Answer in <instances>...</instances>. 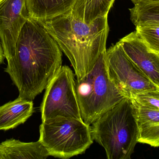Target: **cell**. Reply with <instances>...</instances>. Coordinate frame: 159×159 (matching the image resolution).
Segmentation results:
<instances>
[{
	"label": "cell",
	"instance_id": "6da1fadb",
	"mask_svg": "<svg viewBox=\"0 0 159 159\" xmlns=\"http://www.w3.org/2000/svg\"><path fill=\"white\" fill-rule=\"evenodd\" d=\"M7 62L4 71L18 89L19 97L33 101L62 66V52L46 30L30 17L18 35L14 55Z\"/></svg>",
	"mask_w": 159,
	"mask_h": 159
},
{
	"label": "cell",
	"instance_id": "7a4b0ae2",
	"mask_svg": "<svg viewBox=\"0 0 159 159\" xmlns=\"http://www.w3.org/2000/svg\"><path fill=\"white\" fill-rule=\"evenodd\" d=\"M108 16L89 24L69 11L50 20L37 21L53 38L71 63L77 80L85 78L106 49Z\"/></svg>",
	"mask_w": 159,
	"mask_h": 159
},
{
	"label": "cell",
	"instance_id": "3957f363",
	"mask_svg": "<svg viewBox=\"0 0 159 159\" xmlns=\"http://www.w3.org/2000/svg\"><path fill=\"white\" fill-rule=\"evenodd\" d=\"M92 125L93 139L105 149L108 159H131L139 136L131 99L124 98Z\"/></svg>",
	"mask_w": 159,
	"mask_h": 159
},
{
	"label": "cell",
	"instance_id": "277c9868",
	"mask_svg": "<svg viewBox=\"0 0 159 159\" xmlns=\"http://www.w3.org/2000/svg\"><path fill=\"white\" fill-rule=\"evenodd\" d=\"M75 86L82 119L89 125L124 98L109 77L106 50L85 78L76 80Z\"/></svg>",
	"mask_w": 159,
	"mask_h": 159
},
{
	"label": "cell",
	"instance_id": "5b68a950",
	"mask_svg": "<svg viewBox=\"0 0 159 159\" xmlns=\"http://www.w3.org/2000/svg\"><path fill=\"white\" fill-rule=\"evenodd\" d=\"M39 141L49 156L68 159L84 153L93 142L90 125L82 119L57 117L39 127Z\"/></svg>",
	"mask_w": 159,
	"mask_h": 159
},
{
	"label": "cell",
	"instance_id": "8992f818",
	"mask_svg": "<svg viewBox=\"0 0 159 159\" xmlns=\"http://www.w3.org/2000/svg\"><path fill=\"white\" fill-rule=\"evenodd\" d=\"M75 82L71 69L62 66L45 89L40 106L42 123L57 117L82 119Z\"/></svg>",
	"mask_w": 159,
	"mask_h": 159
},
{
	"label": "cell",
	"instance_id": "52a82bcc",
	"mask_svg": "<svg viewBox=\"0 0 159 159\" xmlns=\"http://www.w3.org/2000/svg\"><path fill=\"white\" fill-rule=\"evenodd\" d=\"M110 79L124 98H131L142 93L159 91L152 81L124 52L119 42L106 50Z\"/></svg>",
	"mask_w": 159,
	"mask_h": 159
},
{
	"label": "cell",
	"instance_id": "ba28073f",
	"mask_svg": "<svg viewBox=\"0 0 159 159\" xmlns=\"http://www.w3.org/2000/svg\"><path fill=\"white\" fill-rule=\"evenodd\" d=\"M29 18L26 0H0V38L7 61L14 55L18 35Z\"/></svg>",
	"mask_w": 159,
	"mask_h": 159
},
{
	"label": "cell",
	"instance_id": "9c48e42d",
	"mask_svg": "<svg viewBox=\"0 0 159 159\" xmlns=\"http://www.w3.org/2000/svg\"><path fill=\"white\" fill-rule=\"evenodd\" d=\"M118 42L126 56L159 86V53L151 50L135 31Z\"/></svg>",
	"mask_w": 159,
	"mask_h": 159
},
{
	"label": "cell",
	"instance_id": "30bf717a",
	"mask_svg": "<svg viewBox=\"0 0 159 159\" xmlns=\"http://www.w3.org/2000/svg\"><path fill=\"white\" fill-rule=\"evenodd\" d=\"M132 101L135 109L138 127V142L158 148L159 146V109L146 107L138 105L133 100Z\"/></svg>",
	"mask_w": 159,
	"mask_h": 159
},
{
	"label": "cell",
	"instance_id": "8fae6325",
	"mask_svg": "<svg viewBox=\"0 0 159 159\" xmlns=\"http://www.w3.org/2000/svg\"><path fill=\"white\" fill-rule=\"evenodd\" d=\"M34 112L32 100L16 99L0 107V130L14 129L25 123Z\"/></svg>",
	"mask_w": 159,
	"mask_h": 159
},
{
	"label": "cell",
	"instance_id": "7c38bea8",
	"mask_svg": "<svg viewBox=\"0 0 159 159\" xmlns=\"http://www.w3.org/2000/svg\"><path fill=\"white\" fill-rule=\"evenodd\" d=\"M49 156L39 140L24 142L11 139L0 143V159H45Z\"/></svg>",
	"mask_w": 159,
	"mask_h": 159
},
{
	"label": "cell",
	"instance_id": "4fadbf2b",
	"mask_svg": "<svg viewBox=\"0 0 159 159\" xmlns=\"http://www.w3.org/2000/svg\"><path fill=\"white\" fill-rule=\"evenodd\" d=\"M76 0H26L29 17L37 21L50 20L71 11Z\"/></svg>",
	"mask_w": 159,
	"mask_h": 159
},
{
	"label": "cell",
	"instance_id": "5bb4252c",
	"mask_svg": "<svg viewBox=\"0 0 159 159\" xmlns=\"http://www.w3.org/2000/svg\"><path fill=\"white\" fill-rule=\"evenodd\" d=\"M115 0H76L70 12L75 18L89 24L108 16Z\"/></svg>",
	"mask_w": 159,
	"mask_h": 159
},
{
	"label": "cell",
	"instance_id": "9a60e30c",
	"mask_svg": "<svg viewBox=\"0 0 159 159\" xmlns=\"http://www.w3.org/2000/svg\"><path fill=\"white\" fill-rule=\"evenodd\" d=\"M129 10L135 27L159 25V0H143Z\"/></svg>",
	"mask_w": 159,
	"mask_h": 159
},
{
	"label": "cell",
	"instance_id": "2e32d148",
	"mask_svg": "<svg viewBox=\"0 0 159 159\" xmlns=\"http://www.w3.org/2000/svg\"><path fill=\"white\" fill-rule=\"evenodd\" d=\"M135 32L151 50L159 53V25L137 27Z\"/></svg>",
	"mask_w": 159,
	"mask_h": 159
},
{
	"label": "cell",
	"instance_id": "e0dca14e",
	"mask_svg": "<svg viewBox=\"0 0 159 159\" xmlns=\"http://www.w3.org/2000/svg\"><path fill=\"white\" fill-rule=\"evenodd\" d=\"M131 99L140 106L159 109V91L142 93Z\"/></svg>",
	"mask_w": 159,
	"mask_h": 159
},
{
	"label": "cell",
	"instance_id": "ac0fdd59",
	"mask_svg": "<svg viewBox=\"0 0 159 159\" xmlns=\"http://www.w3.org/2000/svg\"><path fill=\"white\" fill-rule=\"evenodd\" d=\"M5 57H4V52H3V48L2 44L1 38H0V64L3 63Z\"/></svg>",
	"mask_w": 159,
	"mask_h": 159
},
{
	"label": "cell",
	"instance_id": "d6986e66",
	"mask_svg": "<svg viewBox=\"0 0 159 159\" xmlns=\"http://www.w3.org/2000/svg\"><path fill=\"white\" fill-rule=\"evenodd\" d=\"M131 1L134 3V4L139 2L142 1L143 0H131Z\"/></svg>",
	"mask_w": 159,
	"mask_h": 159
}]
</instances>
